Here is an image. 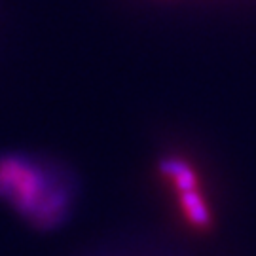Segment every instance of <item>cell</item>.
I'll list each match as a JSON object with an SVG mask.
<instances>
[{"label":"cell","mask_w":256,"mask_h":256,"mask_svg":"<svg viewBox=\"0 0 256 256\" xmlns=\"http://www.w3.org/2000/svg\"><path fill=\"white\" fill-rule=\"evenodd\" d=\"M180 203H182L184 212L188 214V218L192 220L196 226H207L209 224V209L203 202V198L198 194V190L180 194Z\"/></svg>","instance_id":"cell-3"},{"label":"cell","mask_w":256,"mask_h":256,"mask_svg":"<svg viewBox=\"0 0 256 256\" xmlns=\"http://www.w3.org/2000/svg\"><path fill=\"white\" fill-rule=\"evenodd\" d=\"M0 196L8 198L23 214L42 222H55L64 210L66 192L40 165L6 158L0 162Z\"/></svg>","instance_id":"cell-1"},{"label":"cell","mask_w":256,"mask_h":256,"mask_svg":"<svg viewBox=\"0 0 256 256\" xmlns=\"http://www.w3.org/2000/svg\"><path fill=\"white\" fill-rule=\"evenodd\" d=\"M162 173L169 178L174 180V186L178 188V192H192L198 186V178H196V173L192 171V167L182 162V160H176V158H171V160H164L162 162Z\"/></svg>","instance_id":"cell-2"}]
</instances>
